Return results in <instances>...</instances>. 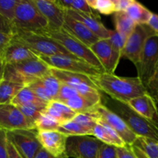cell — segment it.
<instances>
[{
	"mask_svg": "<svg viewBox=\"0 0 158 158\" xmlns=\"http://www.w3.org/2000/svg\"><path fill=\"white\" fill-rule=\"evenodd\" d=\"M103 143L92 136L68 137L66 155L68 158H98Z\"/></svg>",
	"mask_w": 158,
	"mask_h": 158,
	"instance_id": "obj_10",
	"label": "cell"
},
{
	"mask_svg": "<svg viewBox=\"0 0 158 158\" xmlns=\"http://www.w3.org/2000/svg\"><path fill=\"white\" fill-rule=\"evenodd\" d=\"M78 92H77L74 88L71 87V86H68V85L66 84H64V83H61L60 87V90H59L58 95H57L56 100L63 103L65 100H68V99L71 98V97H74V96L78 95Z\"/></svg>",
	"mask_w": 158,
	"mask_h": 158,
	"instance_id": "obj_39",
	"label": "cell"
},
{
	"mask_svg": "<svg viewBox=\"0 0 158 158\" xmlns=\"http://www.w3.org/2000/svg\"><path fill=\"white\" fill-rule=\"evenodd\" d=\"M12 142L23 158H33L42 148L35 129H23L7 132Z\"/></svg>",
	"mask_w": 158,
	"mask_h": 158,
	"instance_id": "obj_12",
	"label": "cell"
},
{
	"mask_svg": "<svg viewBox=\"0 0 158 158\" xmlns=\"http://www.w3.org/2000/svg\"><path fill=\"white\" fill-rule=\"evenodd\" d=\"M64 11L65 13L69 15L70 17L81 22L82 24L85 25L90 31H91L100 40L108 39L109 37L111 29H107L99 19L88 15L86 13H84L82 12H77V11L71 10V9Z\"/></svg>",
	"mask_w": 158,
	"mask_h": 158,
	"instance_id": "obj_20",
	"label": "cell"
},
{
	"mask_svg": "<svg viewBox=\"0 0 158 158\" xmlns=\"http://www.w3.org/2000/svg\"><path fill=\"white\" fill-rule=\"evenodd\" d=\"M60 123L49 115L43 113L34 123V127L37 131H57Z\"/></svg>",
	"mask_w": 158,
	"mask_h": 158,
	"instance_id": "obj_33",
	"label": "cell"
},
{
	"mask_svg": "<svg viewBox=\"0 0 158 158\" xmlns=\"http://www.w3.org/2000/svg\"><path fill=\"white\" fill-rule=\"evenodd\" d=\"M155 35L147 24H137L129 36L127 38L122 52V57L131 61L136 66L139 60L147 40Z\"/></svg>",
	"mask_w": 158,
	"mask_h": 158,
	"instance_id": "obj_11",
	"label": "cell"
},
{
	"mask_svg": "<svg viewBox=\"0 0 158 158\" xmlns=\"http://www.w3.org/2000/svg\"><path fill=\"white\" fill-rule=\"evenodd\" d=\"M40 59L51 69L83 73L90 77H95L99 74L103 73V72L97 68L76 57L58 55L52 56H40Z\"/></svg>",
	"mask_w": 158,
	"mask_h": 158,
	"instance_id": "obj_8",
	"label": "cell"
},
{
	"mask_svg": "<svg viewBox=\"0 0 158 158\" xmlns=\"http://www.w3.org/2000/svg\"><path fill=\"white\" fill-rule=\"evenodd\" d=\"M0 32L6 34H13L14 27L9 20L0 15Z\"/></svg>",
	"mask_w": 158,
	"mask_h": 158,
	"instance_id": "obj_44",
	"label": "cell"
},
{
	"mask_svg": "<svg viewBox=\"0 0 158 158\" xmlns=\"http://www.w3.org/2000/svg\"><path fill=\"white\" fill-rule=\"evenodd\" d=\"M118 158H143L129 145L123 148H116Z\"/></svg>",
	"mask_w": 158,
	"mask_h": 158,
	"instance_id": "obj_40",
	"label": "cell"
},
{
	"mask_svg": "<svg viewBox=\"0 0 158 158\" xmlns=\"http://www.w3.org/2000/svg\"><path fill=\"white\" fill-rule=\"evenodd\" d=\"M87 2L97 13L108 15L116 12L113 0H87Z\"/></svg>",
	"mask_w": 158,
	"mask_h": 158,
	"instance_id": "obj_34",
	"label": "cell"
},
{
	"mask_svg": "<svg viewBox=\"0 0 158 158\" xmlns=\"http://www.w3.org/2000/svg\"><path fill=\"white\" fill-rule=\"evenodd\" d=\"M15 31L39 32L47 29L48 23L33 0H19L12 22Z\"/></svg>",
	"mask_w": 158,
	"mask_h": 158,
	"instance_id": "obj_5",
	"label": "cell"
},
{
	"mask_svg": "<svg viewBox=\"0 0 158 158\" xmlns=\"http://www.w3.org/2000/svg\"><path fill=\"white\" fill-rule=\"evenodd\" d=\"M1 57L5 64L14 65L37 58L38 56L26 46L15 41L12 37L10 43L6 46Z\"/></svg>",
	"mask_w": 158,
	"mask_h": 158,
	"instance_id": "obj_19",
	"label": "cell"
},
{
	"mask_svg": "<svg viewBox=\"0 0 158 158\" xmlns=\"http://www.w3.org/2000/svg\"><path fill=\"white\" fill-rule=\"evenodd\" d=\"M29 103H46L42 101L31 89L28 86H24L22 88L18 94H16L13 100L11 102V104L15 106H21L23 105L29 104ZM47 104V103H46Z\"/></svg>",
	"mask_w": 158,
	"mask_h": 158,
	"instance_id": "obj_29",
	"label": "cell"
},
{
	"mask_svg": "<svg viewBox=\"0 0 158 158\" xmlns=\"http://www.w3.org/2000/svg\"><path fill=\"white\" fill-rule=\"evenodd\" d=\"M108 40L109 41L110 44L112 46L113 49L122 56V52L124 49V46H125L126 39L124 38L116 30H112L111 29L110 35L108 38Z\"/></svg>",
	"mask_w": 158,
	"mask_h": 158,
	"instance_id": "obj_37",
	"label": "cell"
},
{
	"mask_svg": "<svg viewBox=\"0 0 158 158\" xmlns=\"http://www.w3.org/2000/svg\"><path fill=\"white\" fill-rule=\"evenodd\" d=\"M36 6L48 23V29H62L65 18V11L51 0H33Z\"/></svg>",
	"mask_w": 158,
	"mask_h": 158,
	"instance_id": "obj_16",
	"label": "cell"
},
{
	"mask_svg": "<svg viewBox=\"0 0 158 158\" xmlns=\"http://www.w3.org/2000/svg\"><path fill=\"white\" fill-rule=\"evenodd\" d=\"M46 103H29V104L23 105V106H18V109L25 117V118L31 124V126L34 127V123L36 120H37L39 117L44 112L46 109ZM17 107V106H16Z\"/></svg>",
	"mask_w": 158,
	"mask_h": 158,
	"instance_id": "obj_28",
	"label": "cell"
},
{
	"mask_svg": "<svg viewBox=\"0 0 158 158\" xmlns=\"http://www.w3.org/2000/svg\"><path fill=\"white\" fill-rule=\"evenodd\" d=\"M147 25H148L149 27L153 30V32H154L155 35L158 37V15L157 14H155V13L152 14L151 18H150V21L148 22Z\"/></svg>",
	"mask_w": 158,
	"mask_h": 158,
	"instance_id": "obj_48",
	"label": "cell"
},
{
	"mask_svg": "<svg viewBox=\"0 0 158 158\" xmlns=\"http://www.w3.org/2000/svg\"><path fill=\"white\" fill-rule=\"evenodd\" d=\"M12 39L26 46L38 57L58 55L75 57L58 43L39 32L15 31Z\"/></svg>",
	"mask_w": 158,
	"mask_h": 158,
	"instance_id": "obj_4",
	"label": "cell"
},
{
	"mask_svg": "<svg viewBox=\"0 0 158 158\" xmlns=\"http://www.w3.org/2000/svg\"><path fill=\"white\" fill-rule=\"evenodd\" d=\"M50 73L60 82L61 83L77 89L78 86L83 84H88L91 86H96L93 81L92 77L85 75L83 73L68 72V71L60 70V69H51ZM97 87V86H96ZM98 88V87H97Z\"/></svg>",
	"mask_w": 158,
	"mask_h": 158,
	"instance_id": "obj_21",
	"label": "cell"
},
{
	"mask_svg": "<svg viewBox=\"0 0 158 158\" xmlns=\"http://www.w3.org/2000/svg\"><path fill=\"white\" fill-rule=\"evenodd\" d=\"M101 93L110 98L127 103L129 100L148 94L147 87L137 77H122L103 73L92 77Z\"/></svg>",
	"mask_w": 158,
	"mask_h": 158,
	"instance_id": "obj_1",
	"label": "cell"
},
{
	"mask_svg": "<svg viewBox=\"0 0 158 158\" xmlns=\"http://www.w3.org/2000/svg\"><path fill=\"white\" fill-rule=\"evenodd\" d=\"M98 158H118L116 148L112 145L103 143L99 151Z\"/></svg>",
	"mask_w": 158,
	"mask_h": 158,
	"instance_id": "obj_42",
	"label": "cell"
},
{
	"mask_svg": "<svg viewBox=\"0 0 158 158\" xmlns=\"http://www.w3.org/2000/svg\"><path fill=\"white\" fill-rule=\"evenodd\" d=\"M39 80L43 86V87L47 91L51 99L53 100H56L59 90H60V85H61L60 82L51 73L48 75L45 76L43 78L40 79Z\"/></svg>",
	"mask_w": 158,
	"mask_h": 158,
	"instance_id": "obj_32",
	"label": "cell"
},
{
	"mask_svg": "<svg viewBox=\"0 0 158 158\" xmlns=\"http://www.w3.org/2000/svg\"><path fill=\"white\" fill-rule=\"evenodd\" d=\"M153 98H154L155 101H156V105H157V106H158V95L153 96Z\"/></svg>",
	"mask_w": 158,
	"mask_h": 158,
	"instance_id": "obj_51",
	"label": "cell"
},
{
	"mask_svg": "<svg viewBox=\"0 0 158 158\" xmlns=\"http://www.w3.org/2000/svg\"><path fill=\"white\" fill-rule=\"evenodd\" d=\"M125 12L136 24H147L153 14L143 5L135 0H132Z\"/></svg>",
	"mask_w": 158,
	"mask_h": 158,
	"instance_id": "obj_24",
	"label": "cell"
},
{
	"mask_svg": "<svg viewBox=\"0 0 158 158\" xmlns=\"http://www.w3.org/2000/svg\"><path fill=\"white\" fill-rule=\"evenodd\" d=\"M55 2L64 10L71 9L77 12H82L100 19L99 13L90 7L87 0H55Z\"/></svg>",
	"mask_w": 158,
	"mask_h": 158,
	"instance_id": "obj_26",
	"label": "cell"
},
{
	"mask_svg": "<svg viewBox=\"0 0 158 158\" xmlns=\"http://www.w3.org/2000/svg\"><path fill=\"white\" fill-rule=\"evenodd\" d=\"M43 113L58 121L60 124L73 120L77 114L64 103L57 100H53L47 103Z\"/></svg>",
	"mask_w": 158,
	"mask_h": 158,
	"instance_id": "obj_22",
	"label": "cell"
},
{
	"mask_svg": "<svg viewBox=\"0 0 158 158\" xmlns=\"http://www.w3.org/2000/svg\"><path fill=\"white\" fill-rule=\"evenodd\" d=\"M26 86H28L29 89H32L33 92L44 103H49L50 102L53 101L50 96L49 95L47 91L43 87V86L41 84V83H40L39 80H37V81H34L33 83H30V84H29Z\"/></svg>",
	"mask_w": 158,
	"mask_h": 158,
	"instance_id": "obj_38",
	"label": "cell"
},
{
	"mask_svg": "<svg viewBox=\"0 0 158 158\" xmlns=\"http://www.w3.org/2000/svg\"><path fill=\"white\" fill-rule=\"evenodd\" d=\"M19 0H0V15L12 23Z\"/></svg>",
	"mask_w": 158,
	"mask_h": 158,
	"instance_id": "obj_35",
	"label": "cell"
},
{
	"mask_svg": "<svg viewBox=\"0 0 158 158\" xmlns=\"http://www.w3.org/2000/svg\"><path fill=\"white\" fill-rule=\"evenodd\" d=\"M37 137L42 148L54 157L59 158L66 155L68 137L58 131H37Z\"/></svg>",
	"mask_w": 158,
	"mask_h": 158,
	"instance_id": "obj_15",
	"label": "cell"
},
{
	"mask_svg": "<svg viewBox=\"0 0 158 158\" xmlns=\"http://www.w3.org/2000/svg\"><path fill=\"white\" fill-rule=\"evenodd\" d=\"M57 131L62 134H65L68 137H73V136H91V132L88 130L85 129L83 127L81 126L74 120L65 122L61 123L59 126Z\"/></svg>",
	"mask_w": 158,
	"mask_h": 158,
	"instance_id": "obj_31",
	"label": "cell"
},
{
	"mask_svg": "<svg viewBox=\"0 0 158 158\" xmlns=\"http://www.w3.org/2000/svg\"><path fill=\"white\" fill-rule=\"evenodd\" d=\"M88 114L94 117L98 121L103 122L112 128L127 145L131 146L137 137L119 115L102 103L94 106Z\"/></svg>",
	"mask_w": 158,
	"mask_h": 158,
	"instance_id": "obj_7",
	"label": "cell"
},
{
	"mask_svg": "<svg viewBox=\"0 0 158 158\" xmlns=\"http://www.w3.org/2000/svg\"><path fill=\"white\" fill-rule=\"evenodd\" d=\"M102 103L124 120L137 137H144L158 141V124L133 110L127 103L110 98L102 94Z\"/></svg>",
	"mask_w": 158,
	"mask_h": 158,
	"instance_id": "obj_2",
	"label": "cell"
},
{
	"mask_svg": "<svg viewBox=\"0 0 158 158\" xmlns=\"http://www.w3.org/2000/svg\"><path fill=\"white\" fill-rule=\"evenodd\" d=\"M7 151L8 157L9 158H23V156L20 154L18 150L15 148L13 143L8 139V145H7Z\"/></svg>",
	"mask_w": 158,
	"mask_h": 158,
	"instance_id": "obj_47",
	"label": "cell"
},
{
	"mask_svg": "<svg viewBox=\"0 0 158 158\" xmlns=\"http://www.w3.org/2000/svg\"><path fill=\"white\" fill-rule=\"evenodd\" d=\"M72 120L80 124L85 129L91 131V135H92L93 128L98 123V120L94 117L88 114H77Z\"/></svg>",
	"mask_w": 158,
	"mask_h": 158,
	"instance_id": "obj_36",
	"label": "cell"
},
{
	"mask_svg": "<svg viewBox=\"0 0 158 158\" xmlns=\"http://www.w3.org/2000/svg\"><path fill=\"white\" fill-rule=\"evenodd\" d=\"M50 73V68L37 57L18 64H5L2 79L26 86Z\"/></svg>",
	"mask_w": 158,
	"mask_h": 158,
	"instance_id": "obj_3",
	"label": "cell"
},
{
	"mask_svg": "<svg viewBox=\"0 0 158 158\" xmlns=\"http://www.w3.org/2000/svg\"><path fill=\"white\" fill-rule=\"evenodd\" d=\"M39 33H41L52 39L54 41L58 43L60 46H63L66 50H68L73 56L80 60H84L94 67L97 68L102 72L105 73L100 62L94 56L91 49L88 46H85L78 40L68 33L63 29H57V30L46 29L41 32H39Z\"/></svg>",
	"mask_w": 158,
	"mask_h": 158,
	"instance_id": "obj_6",
	"label": "cell"
},
{
	"mask_svg": "<svg viewBox=\"0 0 158 158\" xmlns=\"http://www.w3.org/2000/svg\"><path fill=\"white\" fill-rule=\"evenodd\" d=\"M132 148L143 158H158V141L144 137H136Z\"/></svg>",
	"mask_w": 158,
	"mask_h": 158,
	"instance_id": "obj_23",
	"label": "cell"
},
{
	"mask_svg": "<svg viewBox=\"0 0 158 158\" xmlns=\"http://www.w3.org/2000/svg\"><path fill=\"white\" fill-rule=\"evenodd\" d=\"M127 104L139 115L158 124L157 105L149 93L129 100Z\"/></svg>",
	"mask_w": 158,
	"mask_h": 158,
	"instance_id": "obj_18",
	"label": "cell"
},
{
	"mask_svg": "<svg viewBox=\"0 0 158 158\" xmlns=\"http://www.w3.org/2000/svg\"><path fill=\"white\" fill-rule=\"evenodd\" d=\"M0 129L10 132L16 130L34 128L21 114L18 107L9 103L0 104Z\"/></svg>",
	"mask_w": 158,
	"mask_h": 158,
	"instance_id": "obj_14",
	"label": "cell"
},
{
	"mask_svg": "<svg viewBox=\"0 0 158 158\" xmlns=\"http://www.w3.org/2000/svg\"><path fill=\"white\" fill-rule=\"evenodd\" d=\"M113 20L116 32L126 40L137 25L129 17L125 12H115Z\"/></svg>",
	"mask_w": 158,
	"mask_h": 158,
	"instance_id": "obj_25",
	"label": "cell"
},
{
	"mask_svg": "<svg viewBox=\"0 0 158 158\" xmlns=\"http://www.w3.org/2000/svg\"><path fill=\"white\" fill-rule=\"evenodd\" d=\"M12 34H6L0 32V56H2L6 46L12 40Z\"/></svg>",
	"mask_w": 158,
	"mask_h": 158,
	"instance_id": "obj_45",
	"label": "cell"
},
{
	"mask_svg": "<svg viewBox=\"0 0 158 158\" xmlns=\"http://www.w3.org/2000/svg\"><path fill=\"white\" fill-rule=\"evenodd\" d=\"M4 66H5V63L3 61L2 58L0 56V82L2 80L3 77V72H4Z\"/></svg>",
	"mask_w": 158,
	"mask_h": 158,
	"instance_id": "obj_50",
	"label": "cell"
},
{
	"mask_svg": "<svg viewBox=\"0 0 158 158\" xmlns=\"http://www.w3.org/2000/svg\"><path fill=\"white\" fill-rule=\"evenodd\" d=\"M60 158H68V156H67V155H65V156H64V157H60Z\"/></svg>",
	"mask_w": 158,
	"mask_h": 158,
	"instance_id": "obj_52",
	"label": "cell"
},
{
	"mask_svg": "<svg viewBox=\"0 0 158 158\" xmlns=\"http://www.w3.org/2000/svg\"><path fill=\"white\" fill-rule=\"evenodd\" d=\"M24 87L18 83L2 80L0 82V104H9L19 91Z\"/></svg>",
	"mask_w": 158,
	"mask_h": 158,
	"instance_id": "obj_27",
	"label": "cell"
},
{
	"mask_svg": "<svg viewBox=\"0 0 158 158\" xmlns=\"http://www.w3.org/2000/svg\"><path fill=\"white\" fill-rule=\"evenodd\" d=\"M90 49L100 62L104 72L114 74L122 56L113 49L108 39L99 40Z\"/></svg>",
	"mask_w": 158,
	"mask_h": 158,
	"instance_id": "obj_13",
	"label": "cell"
},
{
	"mask_svg": "<svg viewBox=\"0 0 158 158\" xmlns=\"http://www.w3.org/2000/svg\"><path fill=\"white\" fill-rule=\"evenodd\" d=\"M33 158H57V157H54L52 154H50L49 152H47L46 150L43 149V148H41L40 151L37 153V154H36L35 157Z\"/></svg>",
	"mask_w": 158,
	"mask_h": 158,
	"instance_id": "obj_49",
	"label": "cell"
},
{
	"mask_svg": "<svg viewBox=\"0 0 158 158\" xmlns=\"http://www.w3.org/2000/svg\"><path fill=\"white\" fill-rule=\"evenodd\" d=\"M147 91L151 96L158 95V62L154 69L153 76L147 86Z\"/></svg>",
	"mask_w": 158,
	"mask_h": 158,
	"instance_id": "obj_41",
	"label": "cell"
},
{
	"mask_svg": "<svg viewBox=\"0 0 158 158\" xmlns=\"http://www.w3.org/2000/svg\"><path fill=\"white\" fill-rule=\"evenodd\" d=\"M131 2L132 0H113L116 12H125Z\"/></svg>",
	"mask_w": 158,
	"mask_h": 158,
	"instance_id": "obj_46",
	"label": "cell"
},
{
	"mask_svg": "<svg viewBox=\"0 0 158 158\" xmlns=\"http://www.w3.org/2000/svg\"><path fill=\"white\" fill-rule=\"evenodd\" d=\"M157 62L158 37L153 35L147 40L139 61L135 66L137 70V77L146 87L153 76Z\"/></svg>",
	"mask_w": 158,
	"mask_h": 158,
	"instance_id": "obj_9",
	"label": "cell"
},
{
	"mask_svg": "<svg viewBox=\"0 0 158 158\" xmlns=\"http://www.w3.org/2000/svg\"><path fill=\"white\" fill-rule=\"evenodd\" d=\"M8 137L6 131L0 129V158H9L7 151Z\"/></svg>",
	"mask_w": 158,
	"mask_h": 158,
	"instance_id": "obj_43",
	"label": "cell"
},
{
	"mask_svg": "<svg viewBox=\"0 0 158 158\" xmlns=\"http://www.w3.org/2000/svg\"><path fill=\"white\" fill-rule=\"evenodd\" d=\"M62 29L89 48L100 40L85 25L70 17L66 13H65L64 23Z\"/></svg>",
	"mask_w": 158,
	"mask_h": 158,
	"instance_id": "obj_17",
	"label": "cell"
},
{
	"mask_svg": "<svg viewBox=\"0 0 158 158\" xmlns=\"http://www.w3.org/2000/svg\"><path fill=\"white\" fill-rule=\"evenodd\" d=\"M65 105L71 108L77 114H88L96 105L92 104L89 101L78 94L63 102Z\"/></svg>",
	"mask_w": 158,
	"mask_h": 158,
	"instance_id": "obj_30",
	"label": "cell"
}]
</instances>
